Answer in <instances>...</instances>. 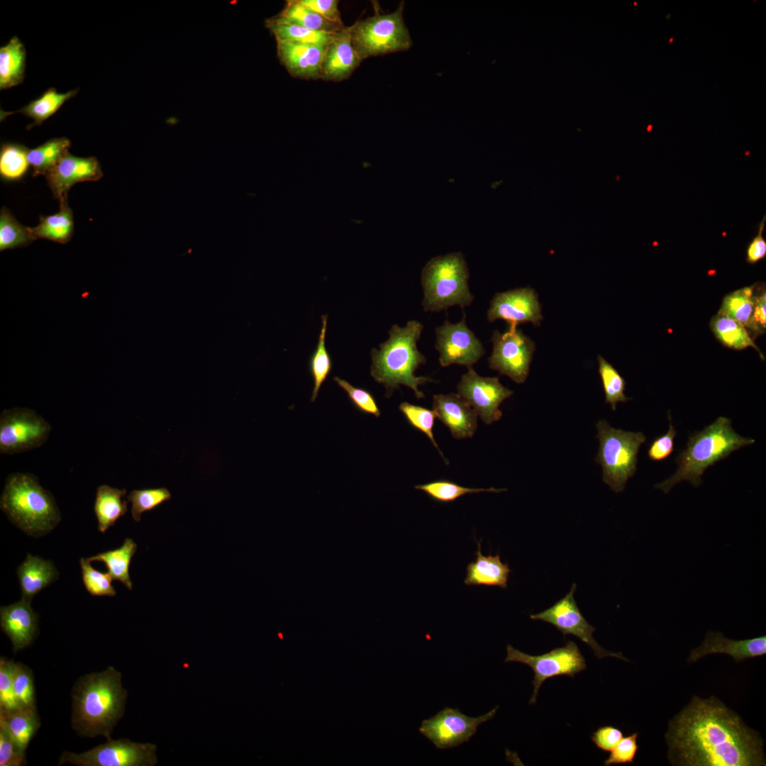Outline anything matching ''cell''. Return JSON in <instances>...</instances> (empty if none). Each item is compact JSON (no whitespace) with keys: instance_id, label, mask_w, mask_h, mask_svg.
Wrapping results in <instances>:
<instances>
[{"instance_id":"5b68a950","label":"cell","mask_w":766,"mask_h":766,"mask_svg":"<svg viewBox=\"0 0 766 766\" xmlns=\"http://www.w3.org/2000/svg\"><path fill=\"white\" fill-rule=\"evenodd\" d=\"M0 508L14 525L33 537L50 533L61 520L53 496L30 473L7 477Z\"/></svg>"},{"instance_id":"60d3db41","label":"cell","mask_w":766,"mask_h":766,"mask_svg":"<svg viewBox=\"0 0 766 766\" xmlns=\"http://www.w3.org/2000/svg\"><path fill=\"white\" fill-rule=\"evenodd\" d=\"M597 360L599 373L605 393V401L615 411L618 402H626L631 399L624 394L626 381L616 369L602 356L598 355Z\"/></svg>"},{"instance_id":"83f0119b","label":"cell","mask_w":766,"mask_h":766,"mask_svg":"<svg viewBox=\"0 0 766 766\" xmlns=\"http://www.w3.org/2000/svg\"><path fill=\"white\" fill-rule=\"evenodd\" d=\"M126 494V489H120L107 484L97 487L94 510L100 532L106 531L126 514L128 511L127 501L122 499Z\"/></svg>"},{"instance_id":"7c38bea8","label":"cell","mask_w":766,"mask_h":766,"mask_svg":"<svg viewBox=\"0 0 766 766\" xmlns=\"http://www.w3.org/2000/svg\"><path fill=\"white\" fill-rule=\"evenodd\" d=\"M491 340L493 349L488 359L489 367L516 383L524 382L535 350L534 342L514 326L504 333L494 331Z\"/></svg>"},{"instance_id":"4316f807","label":"cell","mask_w":766,"mask_h":766,"mask_svg":"<svg viewBox=\"0 0 766 766\" xmlns=\"http://www.w3.org/2000/svg\"><path fill=\"white\" fill-rule=\"evenodd\" d=\"M30 229L35 240L43 238L62 244L69 242L74 233V218L67 199L60 201L57 213L40 216L39 223Z\"/></svg>"},{"instance_id":"8992f818","label":"cell","mask_w":766,"mask_h":766,"mask_svg":"<svg viewBox=\"0 0 766 766\" xmlns=\"http://www.w3.org/2000/svg\"><path fill=\"white\" fill-rule=\"evenodd\" d=\"M468 279V267L461 252L431 259L421 275L423 311L439 312L453 306H470L474 296L470 291Z\"/></svg>"},{"instance_id":"ee69618b","label":"cell","mask_w":766,"mask_h":766,"mask_svg":"<svg viewBox=\"0 0 766 766\" xmlns=\"http://www.w3.org/2000/svg\"><path fill=\"white\" fill-rule=\"evenodd\" d=\"M82 581L86 589L92 596H113L116 592L111 582L113 579L109 572H101L91 565L86 558H81Z\"/></svg>"},{"instance_id":"30bf717a","label":"cell","mask_w":766,"mask_h":766,"mask_svg":"<svg viewBox=\"0 0 766 766\" xmlns=\"http://www.w3.org/2000/svg\"><path fill=\"white\" fill-rule=\"evenodd\" d=\"M156 750L157 746L152 743L110 738L82 753L64 751L58 765L70 763L77 766H153L157 762Z\"/></svg>"},{"instance_id":"e575fe53","label":"cell","mask_w":766,"mask_h":766,"mask_svg":"<svg viewBox=\"0 0 766 766\" xmlns=\"http://www.w3.org/2000/svg\"><path fill=\"white\" fill-rule=\"evenodd\" d=\"M77 92V89H73L65 93H59L55 88H50L40 97L30 101L18 112L33 120V124L28 127L40 125Z\"/></svg>"},{"instance_id":"ab89813d","label":"cell","mask_w":766,"mask_h":766,"mask_svg":"<svg viewBox=\"0 0 766 766\" xmlns=\"http://www.w3.org/2000/svg\"><path fill=\"white\" fill-rule=\"evenodd\" d=\"M414 488L424 492L432 499L442 503L454 501L467 494L484 492L499 493L506 490V489H495L493 487L488 489L465 487L445 479L418 484L415 486Z\"/></svg>"},{"instance_id":"cb8c5ba5","label":"cell","mask_w":766,"mask_h":766,"mask_svg":"<svg viewBox=\"0 0 766 766\" xmlns=\"http://www.w3.org/2000/svg\"><path fill=\"white\" fill-rule=\"evenodd\" d=\"M477 550L474 562L467 565L464 583L467 586L498 587L506 589L511 572L508 563L502 562L500 555L484 556L481 552L480 541L477 540Z\"/></svg>"},{"instance_id":"1f68e13d","label":"cell","mask_w":766,"mask_h":766,"mask_svg":"<svg viewBox=\"0 0 766 766\" xmlns=\"http://www.w3.org/2000/svg\"><path fill=\"white\" fill-rule=\"evenodd\" d=\"M709 326L715 337L724 346L735 350L752 347L764 358L748 331L735 320L717 313L711 318Z\"/></svg>"},{"instance_id":"f546056e","label":"cell","mask_w":766,"mask_h":766,"mask_svg":"<svg viewBox=\"0 0 766 766\" xmlns=\"http://www.w3.org/2000/svg\"><path fill=\"white\" fill-rule=\"evenodd\" d=\"M26 52L23 44L13 36L0 48V89L21 84L24 78Z\"/></svg>"},{"instance_id":"681fc988","label":"cell","mask_w":766,"mask_h":766,"mask_svg":"<svg viewBox=\"0 0 766 766\" xmlns=\"http://www.w3.org/2000/svg\"><path fill=\"white\" fill-rule=\"evenodd\" d=\"M669 429L666 433L655 438L648 450V457L655 462L666 459L674 451V439L677 431L672 424V418L668 412Z\"/></svg>"},{"instance_id":"8d00e7d4","label":"cell","mask_w":766,"mask_h":766,"mask_svg":"<svg viewBox=\"0 0 766 766\" xmlns=\"http://www.w3.org/2000/svg\"><path fill=\"white\" fill-rule=\"evenodd\" d=\"M266 26L275 37L276 41L327 45L335 33L312 30L296 25L277 22L272 18L266 21Z\"/></svg>"},{"instance_id":"7a4b0ae2","label":"cell","mask_w":766,"mask_h":766,"mask_svg":"<svg viewBox=\"0 0 766 766\" xmlns=\"http://www.w3.org/2000/svg\"><path fill=\"white\" fill-rule=\"evenodd\" d=\"M126 698L121 673L113 667L85 675L77 681L72 692V728L82 736L110 739L123 716Z\"/></svg>"},{"instance_id":"3957f363","label":"cell","mask_w":766,"mask_h":766,"mask_svg":"<svg viewBox=\"0 0 766 766\" xmlns=\"http://www.w3.org/2000/svg\"><path fill=\"white\" fill-rule=\"evenodd\" d=\"M423 329V325L416 320L409 321L404 327L394 324L389 331V338L379 345V350H372L370 374L384 387L387 397L404 385L420 399L424 395L418 386L433 382L430 377L415 375L418 367L426 363V357L417 348Z\"/></svg>"},{"instance_id":"484cf974","label":"cell","mask_w":766,"mask_h":766,"mask_svg":"<svg viewBox=\"0 0 766 766\" xmlns=\"http://www.w3.org/2000/svg\"><path fill=\"white\" fill-rule=\"evenodd\" d=\"M17 573L22 598L30 600L58 577V572L52 562L29 553L18 567Z\"/></svg>"},{"instance_id":"6da1fadb","label":"cell","mask_w":766,"mask_h":766,"mask_svg":"<svg viewBox=\"0 0 766 766\" xmlns=\"http://www.w3.org/2000/svg\"><path fill=\"white\" fill-rule=\"evenodd\" d=\"M665 738L673 765H765L762 740L715 697L694 696L670 721Z\"/></svg>"},{"instance_id":"9c48e42d","label":"cell","mask_w":766,"mask_h":766,"mask_svg":"<svg viewBox=\"0 0 766 766\" xmlns=\"http://www.w3.org/2000/svg\"><path fill=\"white\" fill-rule=\"evenodd\" d=\"M505 662H521L533 670V692L529 704L536 702L539 689L545 680L562 675L574 677L587 669L586 660L577 645L572 640H569L562 647L555 648L538 655L525 653L508 645Z\"/></svg>"},{"instance_id":"7bdbcfd3","label":"cell","mask_w":766,"mask_h":766,"mask_svg":"<svg viewBox=\"0 0 766 766\" xmlns=\"http://www.w3.org/2000/svg\"><path fill=\"white\" fill-rule=\"evenodd\" d=\"M399 409L404 415L411 426L427 435L433 446L438 450L441 456H443L444 461L446 464H448V462L446 461L434 438L433 428L434 420L436 417L435 412L433 410H430L421 406L413 405L406 401L401 403Z\"/></svg>"},{"instance_id":"ba28073f","label":"cell","mask_w":766,"mask_h":766,"mask_svg":"<svg viewBox=\"0 0 766 766\" xmlns=\"http://www.w3.org/2000/svg\"><path fill=\"white\" fill-rule=\"evenodd\" d=\"M404 3L389 13L376 12L352 25V44L361 60L370 57L405 51L412 44L404 21Z\"/></svg>"},{"instance_id":"603a6c76","label":"cell","mask_w":766,"mask_h":766,"mask_svg":"<svg viewBox=\"0 0 766 766\" xmlns=\"http://www.w3.org/2000/svg\"><path fill=\"white\" fill-rule=\"evenodd\" d=\"M714 653L727 654L736 662L763 656L766 654V636L736 640L726 638L721 632L709 631L703 643L692 650L689 661L695 662Z\"/></svg>"},{"instance_id":"f35d334b","label":"cell","mask_w":766,"mask_h":766,"mask_svg":"<svg viewBox=\"0 0 766 766\" xmlns=\"http://www.w3.org/2000/svg\"><path fill=\"white\" fill-rule=\"evenodd\" d=\"M35 240L29 227L21 224L5 207L0 213V250L25 247Z\"/></svg>"},{"instance_id":"f907efd6","label":"cell","mask_w":766,"mask_h":766,"mask_svg":"<svg viewBox=\"0 0 766 766\" xmlns=\"http://www.w3.org/2000/svg\"><path fill=\"white\" fill-rule=\"evenodd\" d=\"M26 765V752L18 749L11 738L0 728V766Z\"/></svg>"},{"instance_id":"277c9868","label":"cell","mask_w":766,"mask_h":766,"mask_svg":"<svg viewBox=\"0 0 766 766\" xmlns=\"http://www.w3.org/2000/svg\"><path fill=\"white\" fill-rule=\"evenodd\" d=\"M755 442L753 438L737 433L732 428L730 418L719 416L702 431H695L689 437L685 449L676 458L677 471L669 478L656 484L655 487L667 494L675 484L683 480L698 487L709 467L727 457L733 451Z\"/></svg>"},{"instance_id":"5bb4252c","label":"cell","mask_w":766,"mask_h":766,"mask_svg":"<svg viewBox=\"0 0 766 766\" xmlns=\"http://www.w3.org/2000/svg\"><path fill=\"white\" fill-rule=\"evenodd\" d=\"M498 708L496 706L478 717H470L458 709L445 707L434 716L423 720L419 732L438 749L455 747L467 742L480 724L495 716Z\"/></svg>"},{"instance_id":"8fae6325","label":"cell","mask_w":766,"mask_h":766,"mask_svg":"<svg viewBox=\"0 0 766 766\" xmlns=\"http://www.w3.org/2000/svg\"><path fill=\"white\" fill-rule=\"evenodd\" d=\"M50 431V423L32 409H4L0 414V453L13 455L38 448Z\"/></svg>"},{"instance_id":"2e32d148","label":"cell","mask_w":766,"mask_h":766,"mask_svg":"<svg viewBox=\"0 0 766 766\" xmlns=\"http://www.w3.org/2000/svg\"><path fill=\"white\" fill-rule=\"evenodd\" d=\"M457 389V394L470 404L487 425L501 418L499 406L514 393L501 384L498 377H482L472 367L462 375Z\"/></svg>"},{"instance_id":"7dc6e473","label":"cell","mask_w":766,"mask_h":766,"mask_svg":"<svg viewBox=\"0 0 766 766\" xmlns=\"http://www.w3.org/2000/svg\"><path fill=\"white\" fill-rule=\"evenodd\" d=\"M13 660L0 659V709L9 711L19 707L13 685Z\"/></svg>"},{"instance_id":"52a82bcc","label":"cell","mask_w":766,"mask_h":766,"mask_svg":"<svg viewBox=\"0 0 766 766\" xmlns=\"http://www.w3.org/2000/svg\"><path fill=\"white\" fill-rule=\"evenodd\" d=\"M596 429L599 448L595 460L602 467V480L621 492L636 471L638 450L646 438L642 432L613 428L605 420L597 423Z\"/></svg>"},{"instance_id":"d6a6232c","label":"cell","mask_w":766,"mask_h":766,"mask_svg":"<svg viewBox=\"0 0 766 766\" xmlns=\"http://www.w3.org/2000/svg\"><path fill=\"white\" fill-rule=\"evenodd\" d=\"M756 284L733 291L724 296L718 313L729 317L753 332V313Z\"/></svg>"},{"instance_id":"ac0fdd59","label":"cell","mask_w":766,"mask_h":766,"mask_svg":"<svg viewBox=\"0 0 766 766\" xmlns=\"http://www.w3.org/2000/svg\"><path fill=\"white\" fill-rule=\"evenodd\" d=\"M103 172L94 157H82L67 153L45 175L48 187L59 201L67 199L70 188L77 183L98 181Z\"/></svg>"},{"instance_id":"f5cc1de1","label":"cell","mask_w":766,"mask_h":766,"mask_svg":"<svg viewBox=\"0 0 766 766\" xmlns=\"http://www.w3.org/2000/svg\"><path fill=\"white\" fill-rule=\"evenodd\" d=\"M300 3L324 18L338 23H343L338 10L337 0H299Z\"/></svg>"},{"instance_id":"7402d4cb","label":"cell","mask_w":766,"mask_h":766,"mask_svg":"<svg viewBox=\"0 0 766 766\" xmlns=\"http://www.w3.org/2000/svg\"><path fill=\"white\" fill-rule=\"evenodd\" d=\"M31 600L19 601L0 609V626L13 645L14 652L28 646L38 631V615L30 606Z\"/></svg>"},{"instance_id":"4fadbf2b","label":"cell","mask_w":766,"mask_h":766,"mask_svg":"<svg viewBox=\"0 0 766 766\" xmlns=\"http://www.w3.org/2000/svg\"><path fill=\"white\" fill-rule=\"evenodd\" d=\"M577 586L573 584L570 592L550 608L535 614H531L532 620L542 621L555 626L565 637L572 635L586 643L598 658L614 657L624 660L621 653L608 651L601 647L593 637L596 628L592 626L581 613L574 594Z\"/></svg>"},{"instance_id":"db71d44e","label":"cell","mask_w":766,"mask_h":766,"mask_svg":"<svg viewBox=\"0 0 766 766\" xmlns=\"http://www.w3.org/2000/svg\"><path fill=\"white\" fill-rule=\"evenodd\" d=\"M765 216L758 226V233L748 245L746 250V261L750 264H755L762 260L766 256V240L763 238L762 232L765 228Z\"/></svg>"},{"instance_id":"e0dca14e","label":"cell","mask_w":766,"mask_h":766,"mask_svg":"<svg viewBox=\"0 0 766 766\" xmlns=\"http://www.w3.org/2000/svg\"><path fill=\"white\" fill-rule=\"evenodd\" d=\"M487 317L489 322L504 320L509 326L526 322L539 326L543 319L538 294L529 287L496 293Z\"/></svg>"},{"instance_id":"4dcf8cb0","label":"cell","mask_w":766,"mask_h":766,"mask_svg":"<svg viewBox=\"0 0 766 766\" xmlns=\"http://www.w3.org/2000/svg\"><path fill=\"white\" fill-rule=\"evenodd\" d=\"M137 550V544L131 538H126L122 545L87 558L88 561H99L106 565L113 580L119 581L131 590L133 584L129 574L131 559Z\"/></svg>"},{"instance_id":"d4e9b609","label":"cell","mask_w":766,"mask_h":766,"mask_svg":"<svg viewBox=\"0 0 766 766\" xmlns=\"http://www.w3.org/2000/svg\"><path fill=\"white\" fill-rule=\"evenodd\" d=\"M40 726L36 706H19L9 711L0 709V728L5 731L22 752H26Z\"/></svg>"},{"instance_id":"c3c4849f","label":"cell","mask_w":766,"mask_h":766,"mask_svg":"<svg viewBox=\"0 0 766 766\" xmlns=\"http://www.w3.org/2000/svg\"><path fill=\"white\" fill-rule=\"evenodd\" d=\"M638 733H633L623 737L618 744L610 751L609 757L604 760V765L632 764L639 749Z\"/></svg>"},{"instance_id":"836d02e7","label":"cell","mask_w":766,"mask_h":766,"mask_svg":"<svg viewBox=\"0 0 766 766\" xmlns=\"http://www.w3.org/2000/svg\"><path fill=\"white\" fill-rule=\"evenodd\" d=\"M70 141L66 138L48 140L35 148L28 149V160L33 176H45L69 152Z\"/></svg>"},{"instance_id":"d590c367","label":"cell","mask_w":766,"mask_h":766,"mask_svg":"<svg viewBox=\"0 0 766 766\" xmlns=\"http://www.w3.org/2000/svg\"><path fill=\"white\" fill-rule=\"evenodd\" d=\"M28 149L21 144L2 143L0 149V176L6 182L21 180L29 169Z\"/></svg>"},{"instance_id":"816d5d0a","label":"cell","mask_w":766,"mask_h":766,"mask_svg":"<svg viewBox=\"0 0 766 766\" xmlns=\"http://www.w3.org/2000/svg\"><path fill=\"white\" fill-rule=\"evenodd\" d=\"M623 737L621 729L613 726H604L592 733L591 739L598 749L610 752Z\"/></svg>"},{"instance_id":"74e56055","label":"cell","mask_w":766,"mask_h":766,"mask_svg":"<svg viewBox=\"0 0 766 766\" xmlns=\"http://www.w3.org/2000/svg\"><path fill=\"white\" fill-rule=\"evenodd\" d=\"M321 319L322 327L318 337V342L309 362V371L313 379V388L311 398L312 402L315 401L319 389L326 380L332 370V360L325 344L328 316H322Z\"/></svg>"},{"instance_id":"f6af8a7d","label":"cell","mask_w":766,"mask_h":766,"mask_svg":"<svg viewBox=\"0 0 766 766\" xmlns=\"http://www.w3.org/2000/svg\"><path fill=\"white\" fill-rule=\"evenodd\" d=\"M32 670L22 663H13V685L20 706H35L34 679Z\"/></svg>"},{"instance_id":"d6986e66","label":"cell","mask_w":766,"mask_h":766,"mask_svg":"<svg viewBox=\"0 0 766 766\" xmlns=\"http://www.w3.org/2000/svg\"><path fill=\"white\" fill-rule=\"evenodd\" d=\"M352 25L335 33L326 45L320 78L340 82L350 77L362 62L351 40Z\"/></svg>"},{"instance_id":"9a60e30c","label":"cell","mask_w":766,"mask_h":766,"mask_svg":"<svg viewBox=\"0 0 766 766\" xmlns=\"http://www.w3.org/2000/svg\"><path fill=\"white\" fill-rule=\"evenodd\" d=\"M435 349L442 367L458 365L471 367L484 354L482 342L468 328L466 316L453 323L448 320L435 329Z\"/></svg>"},{"instance_id":"b9f144b4","label":"cell","mask_w":766,"mask_h":766,"mask_svg":"<svg viewBox=\"0 0 766 766\" xmlns=\"http://www.w3.org/2000/svg\"><path fill=\"white\" fill-rule=\"evenodd\" d=\"M170 498L171 493L165 487L135 489L127 496L128 501L132 504V517L136 522L140 521L143 513L152 510Z\"/></svg>"},{"instance_id":"44dd1931","label":"cell","mask_w":766,"mask_h":766,"mask_svg":"<svg viewBox=\"0 0 766 766\" xmlns=\"http://www.w3.org/2000/svg\"><path fill=\"white\" fill-rule=\"evenodd\" d=\"M433 411L457 439L472 438L477 427V413L465 399L457 394H435Z\"/></svg>"},{"instance_id":"bcb514c9","label":"cell","mask_w":766,"mask_h":766,"mask_svg":"<svg viewBox=\"0 0 766 766\" xmlns=\"http://www.w3.org/2000/svg\"><path fill=\"white\" fill-rule=\"evenodd\" d=\"M334 381L348 394L353 405L360 412L373 415L378 418L380 411L374 396L363 388L353 386L348 381L338 377H333Z\"/></svg>"},{"instance_id":"ffe728a7","label":"cell","mask_w":766,"mask_h":766,"mask_svg":"<svg viewBox=\"0 0 766 766\" xmlns=\"http://www.w3.org/2000/svg\"><path fill=\"white\" fill-rule=\"evenodd\" d=\"M327 45L277 41V57L294 77L304 79L320 78L321 65Z\"/></svg>"},{"instance_id":"11a10c76","label":"cell","mask_w":766,"mask_h":766,"mask_svg":"<svg viewBox=\"0 0 766 766\" xmlns=\"http://www.w3.org/2000/svg\"><path fill=\"white\" fill-rule=\"evenodd\" d=\"M753 333L756 335L763 333L766 328V292L762 288L755 295V306L753 313Z\"/></svg>"},{"instance_id":"f1b7e54d","label":"cell","mask_w":766,"mask_h":766,"mask_svg":"<svg viewBox=\"0 0 766 766\" xmlns=\"http://www.w3.org/2000/svg\"><path fill=\"white\" fill-rule=\"evenodd\" d=\"M272 19L312 30L333 33L340 31L345 27L343 23L333 22L309 9L301 4L299 0L287 1L283 10Z\"/></svg>"}]
</instances>
